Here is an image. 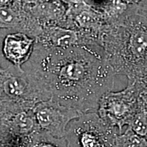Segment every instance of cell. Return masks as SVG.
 I'll return each instance as SVG.
<instances>
[{"mask_svg": "<svg viewBox=\"0 0 147 147\" xmlns=\"http://www.w3.org/2000/svg\"><path fill=\"white\" fill-rule=\"evenodd\" d=\"M99 116L106 123L117 128L122 134L125 125H129L134 113V100L123 93H106L101 97L98 105Z\"/></svg>", "mask_w": 147, "mask_h": 147, "instance_id": "obj_4", "label": "cell"}, {"mask_svg": "<svg viewBox=\"0 0 147 147\" xmlns=\"http://www.w3.org/2000/svg\"><path fill=\"white\" fill-rule=\"evenodd\" d=\"M34 51V40L23 33L9 34L3 44L5 57L18 68L30 59Z\"/></svg>", "mask_w": 147, "mask_h": 147, "instance_id": "obj_5", "label": "cell"}, {"mask_svg": "<svg viewBox=\"0 0 147 147\" xmlns=\"http://www.w3.org/2000/svg\"><path fill=\"white\" fill-rule=\"evenodd\" d=\"M14 14L9 9L3 7L0 8V21L3 24H10L13 21Z\"/></svg>", "mask_w": 147, "mask_h": 147, "instance_id": "obj_8", "label": "cell"}, {"mask_svg": "<svg viewBox=\"0 0 147 147\" xmlns=\"http://www.w3.org/2000/svg\"><path fill=\"white\" fill-rule=\"evenodd\" d=\"M10 0H0V8H3Z\"/></svg>", "mask_w": 147, "mask_h": 147, "instance_id": "obj_11", "label": "cell"}, {"mask_svg": "<svg viewBox=\"0 0 147 147\" xmlns=\"http://www.w3.org/2000/svg\"><path fill=\"white\" fill-rule=\"evenodd\" d=\"M27 77L49 98L82 113L94 112L110 88L89 52L73 45L34 51Z\"/></svg>", "mask_w": 147, "mask_h": 147, "instance_id": "obj_1", "label": "cell"}, {"mask_svg": "<svg viewBox=\"0 0 147 147\" xmlns=\"http://www.w3.org/2000/svg\"><path fill=\"white\" fill-rule=\"evenodd\" d=\"M115 147H147V141L127 127L125 131L117 136Z\"/></svg>", "mask_w": 147, "mask_h": 147, "instance_id": "obj_7", "label": "cell"}, {"mask_svg": "<svg viewBox=\"0 0 147 147\" xmlns=\"http://www.w3.org/2000/svg\"><path fill=\"white\" fill-rule=\"evenodd\" d=\"M117 128L94 112L84 113L67 126L64 138L68 147H115Z\"/></svg>", "mask_w": 147, "mask_h": 147, "instance_id": "obj_2", "label": "cell"}, {"mask_svg": "<svg viewBox=\"0 0 147 147\" xmlns=\"http://www.w3.org/2000/svg\"><path fill=\"white\" fill-rule=\"evenodd\" d=\"M33 111L40 130L58 138H64L70 122L83 114L74 108L62 105L52 98L37 103Z\"/></svg>", "mask_w": 147, "mask_h": 147, "instance_id": "obj_3", "label": "cell"}, {"mask_svg": "<svg viewBox=\"0 0 147 147\" xmlns=\"http://www.w3.org/2000/svg\"><path fill=\"white\" fill-rule=\"evenodd\" d=\"M5 71L4 70V69H3V68H1V66H0V76H2L3 74L5 73Z\"/></svg>", "mask_w": 147, "mask_h": 147, "instance_id": "obj_12", "label": "cell"}, {"mask_svg": "<svg viewBox=\"0 0 147 147\" xmlns=\"http://www.w3.org/2000/svg\"><path fill=\"white\" fill-rule=\"evenodd\" d=\"M92 19H93L92 16L87 12H82L77 16V21L82 25H86L87 24L91 23Z\"/></svg>", "mask_w": 147, "mask_h": 147, "instance_id": "obj_10", "label": "cell"}, {"mask_svg": "<svg viewBox=\"0 0 147 147\" xmlns=\"http://www.w3.org/2000/svg\"><path fill=\"white\" fill-rule=\"evenodd\" d=\"M26 147H68L64 138H58L45 131L31 136Z\"/></svg>", "mask_w": 147, "mask_h": 147, "instance_id": "obj_6", "label": "cell"}, {"mask_svg": "<svg viewBox=\"0 0 147 147\" xmlns=\"http://www.w3.org/2000/svg\"><path fill=\"white\" fill-rule=\"evenodd\" d=\"M146 45V38L145 35L140 33L135 36L134 42V47L138 48V52L140 53L144 49L145 46Z\"/></svg>", "mask_w": 147, "mask_h": 147, "instance_id": "obj_9", "label": "cell"}]
</instances>
